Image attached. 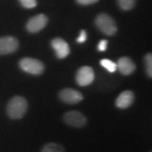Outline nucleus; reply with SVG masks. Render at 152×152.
<instances>
[{
  "label": "nucleus",
  "mask_w": 152,
  "mask_h": 152,
  "mask_svg": "<svg viewBox=\"0 0 152 152\" xmlns=\"http://www.w3.org/2000/svg\"><path fill=\"white\" fill-rule=\"evenodd\" d=\"M28 110V102L22 96H15L9 101L6 112L8 117L12 120L22 118Z\"/></svg>",
  "instance_id": "f257e3e1"
},
{
  "label": "nucleus",
  "mask_w": 152,
  "mask_h": 152,
  "mask_svg": "<svg viewBox=\"0 0 152 152\" xmlns=\"http://www.w3.org/2000/svg\"><path fill=\"white\" fill-rule=\"evenodd\" d=\"M95 24L97 28L107 36H113L117 33V25L115 20L108 14H99L95 20Z\"/></svg>",
  "instance_id": "f03ea898"
},
{
  "label": "nucleus",
  "mask_w": 152,
  "mask_h": 152,
  "mask_svg": "<svg viewBox=\"0 0 152 152\" xmlns=\"http://www.w3.org/2000/svg\"><path fill=\"white\" fill-rule=\"evenodd\" d=\"M19 66L23 71L32 75H41L45 71V64L41 60L32 58V57H24L19 61Z\"/></svg>",
  "instance_id": "7ed1b4c3"
},
{
  "label": "nucleus",
  "mask_w": 152,
  "mask_h": 152,
  "mask_svg": "<svg viewBox=\"0 0 152 152\" xmlns=\"http://www.w3.org/2000/svg\"><path fill=\"white\" fill-rule=\"evenodd\" d=\"M63 121L66 124L72 127H83L87 124L86 117L79 111H69L63 115Z\"/></svg>",
  "instance_id": "20e7f679"
},
{
  "label": "nucleus",
  "mask_w": 152,
  "mask_h": 152,
  "mask_svg": "<svg viewBox=\"0 0 152 152\" xmlns=\"http://www.w3.org/2000/svg\"><path fill=\"white\" fill-rule=\"evenodd\" d=\"M94 79H95V73L93 68L90 66H82L81 68H79L75 77L76 83L81 87L89 86L93 83Z\"/></svg>",
  "instance_id": "39448f33"
},
{
  "label": "nucleus",
  "mask_w": 152,
  "mask_h": 152,
  "mask_svg": "<svg viewBox=\"0 0 152 152\" xmlns=\"http://www.w3.org/2000/svg\"><path fill=\"white\" fill-rule=\"evenodd\" d=\"M59 99L61 100L63 103L69 105H73L80 103L83 100V95L77 90L71 89V88H65L62 89L58 94Z\"/></svg>",
  "instance_id": "423d86ee"
},
{
  "label": "nucleus",
  "mask_w": 152,
  "mask_h": 152,
  "mask_svg": "<svg viewBox=\"0 0 152 152\" xmlns=\"http://www.w3.org/2000/svg\"><path fill=\"white\" fill-rule=\"evenodd\" d=\"M19 48V42L14 37H1L0 38V54L5 56L15 53Z\"/></svg>",
  "instance_id": "0eeeda50"
},
{
  "label": "nucleus",
  "mask_w": 152,
  "mask_h": 152,
  "mask_svg": "<svg viewBox=\"0 0 152 152\" xmlns=\"http://www.w3.org/2000/svg\"><path fill=\"white\" fill-rule=\"evenodd\" d=\"M48 18L44 14H39L32 17L27 23V30L30 33H38L47 26Z\"/></svg>",
  "instance_id": "6e6552de"
},
{
  "label": "nucleus",
  "mask_w": 152,
  "mask_h": 152,
  "mask_svg": "<svg viewBox=\"0 0 152 152\" xmlns=\"http://www.w3.org/2000/svg\"><path fill=\"white\" fill-rule=\"evenodd\" d=\"M51 47L56 50L57 58H65L70 53L68 44L61 38H56L51 41Z\"/></svg>",
  "instance_id": "1a4fd4ad"
},
{
  "label": "nucleus",
  "mask_w": 152,
  "mask_h": 152,
  "mask_svg": "<svg viewBox=\"0 0 152 152\" xmlns=\"http://www.w3.org/2000/svg\"><path fill=\"white\" fill-rule=\"evenodd\" d=\"M133 101H134V94L129 90L124 91L121 92L117 99H115V107L118 109H127L132 105Z\"/></svg>",
  "instance_id": "9d476101"
},
{
  "label": "nucleus",
  "mask_w": 152,
  "mask_h": 152,
  "mask_svg": "<svg viewBox=\"0 0 152 152\" xmlns=\"http://www.w3.org/2000/svg\"><path fill=\"white\" fill-rule=\"evenodd\" d=\"M118 70L123 75H130L135 70V64L129 57H121L117 62Z\"/></svg>",
  "instance_id": "9b49d317"
},
{
  "label": "nucleus",
  "mask_w": 152,
  "mask_h": 152,
  "mask_svg": "<svg viewBox=\"0 0 152 152\" xmlns=\"http://www.w3.org/2000/svg\"><path fill=\"white\" fill-rule=\"evenodd\" d=\"M42 152H65L62 145L56 142H48L42 147Z\"/></svg>",
  "instance_id": "f8f14e48"
},
{
  "label": "nucleus",
  "mask_w": 152,
  "mask_h": 152,
  "mask_svg": "<svg viewBox=\"0 0 152 152\" xmlns=\"http://www.w3.org/2000/svg\"><path fill=\"white\" fill-rule=\"evenodd\" d=\"M100 64H101L105 69H107L109 72H111V73H114V72L117 71V69H118L117 63L112 61L110 59H107V58L102 59L101 61H100Z\"/></svg>",
  "instance_id": "ddd939ff"
},
{
  "label": "nucleus",
  "mask_w": 152,
  "mask_h": 152,
  "mask_svg": "<svg viewBox=\"0 0 152 152\" xmlns=\"http://www.w3.org/2000/svg\"><path fill=\"white\" fill-rule=\"evenodd\" d=\"M144 66L146 75L149 78L152 77V56L151 53H147L144 57Z\"/></svg>",
  "instance_id": "4468645a"
},
{
  "label": "nucleus",
  "mask_w": 152,
  "mask_h": 152,
  "mask_svg": "<svg viewBox=\"0 0 152 152\" xmlns=\"http://www.w3.org/2000/svg\"><path fill=\"white\" fill-rule=\"evenodd\" d=\"M118 6L123 10H130L134 7L135 0H117Z\"/></svg>",
  "instance_id": "2eb2a0df"
},
{
  "label": "nucleus",
  "mask_w": 152,
  "mask_h": 152,
  "mask_svg": "<svg viewBox=\"0 0 152 152\" xmlns=\"http://www.w3.org/2000/svg\"><path fill=\"white\" fill-rule=\"evenodd\" d=\"M23 7L32 9L37 6V0H19Z\"/></svg>",
  "instance_id": "dca6fc26"
},
{
  "label": "nucleus",
  "mask_w": 152,
  "mask_h": 152,
  "mask_svg": "<svg viewBox=\"0 0 152 152\" xmlns=\"http://www.w3.org/2000/svg\"><path fill=\"white\" fill-rule=\"evenodd\" d=\"M87 39V33L85 30H82L80 32V35H79V37L77 38V42L79 44H82V42H85Z\"/></svg>",
  "instance_id": "f3484780"
},
{
  "label": "nucleus",
  "mask_w": 152,
  "mask_h": 152,
  "mask_svg": "<svg viewBox=\"0 0 152 152\" xmlns=\"http://www.w3.org/2000/svg\"><path fill=\"white\" fill-rule=\"evenodd\" d=\"M107 47H108V41L107 39H102L98 45V50L100 51H105L107 50Z\"/></svg>",
  "instance_id": "a211bd4d"
},
{
  "label": "nucleus",
  "mask_w": 152,
  "mask_h": 152,
  "mask_svg": "<svg viewBox=\"0 0 152 152\" xmlns=\"http://www.w3.org/2000/svg\"><path fill=\"white\" fill-rule=\"evenodd\" d=\"M76 1L80 5H91V4H94V3L98 2L99 0H76Z\"/></svg>",
  "instance_id": "6ab92c4d"
},
{
  "label": "nucleus",
  "mask_w": 152,
  "mask_h": 152,
  "mask_svg": "<svg viewBox=\"0 0 152 152\" xmlns=\"http://www.w3.org/2000/svg\"><path fill=\"white\" fill-rule=\"evenodd\" d=\"M149 152H151V151H149Z\"/></svg>",
  "instance_id": "aec40b11"
}]
</instances>
